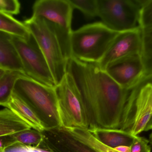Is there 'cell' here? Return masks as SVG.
I'll return each instance as SVG.
<instances>
[{
    "mask_svg": "<svg viewBox=\"0 0 152 152\" xmlns=\"http://www.w3.org/2000/svg\"><path fill=\"white\" fill-rule=\"evenodd\" d=\"M98 17L118 33L141 29L140 0H97Z\"/></svg>",
    "mask_w": 152,
    "mask_h": 152,
    "instance_id": "52a82bcc",
    "label": "cell"
},
{
    "mask_svg": "<svg viewBox=\"0 0 152 152\" xmlns=\"http://www.w3.org/2000/svg\"><path fill=\"white\" fill-rule=\"evenodd\" d=\"M35 39L51 71L56 86L67 72L72 57L71 32L41 17H32L23 22Z\"/></svg>",
    "mask_w": 152,
    "mask_h": 152,
    "instance_id": "7a4b0ae2",
    "label": "cell"
},
{
    "mask_svg": "<svg viewBox=\"0 0 152 152\" xmlns=\"http://www.w3.org/2000/svg\"><path fill=\"white\" fill-rule=\"evenodd\" d=\"M12 40L26 75L44 84L56 87L47 61L31 34L26 38L12 35Z\"/></svg>",
    "mask_w": 152,
    "mask_h": 152,
    "instance_id": "ba28073f",
    "label": "cell"
},
{
    "mask_svg": "<svg viewBox=\"0 0 152 152\" xmlns=\"http://www.w3.org/2000/svg\"><path fill=\"white\" fill-rule=\"evenodd\" d=\"M88 129L98 141L112 149L122 145L130 146L137 136L121 129L92 127Z\"/></svg>",
    "mask_w": 152,
    "mask_h": 152,
    "instance_id": "4fadbf2b",
    "label": "cell"
},
{
    "mask_svg": "<svg viewBox=\"0 0 152 152\" xmlns=\"http://www.w3.org/2000/svg\"><path fill=\"white\" fill-rule=\"evenodd\" d=\"M16 145L17 144L12 135L0 137V152H5Z\"/></svg>",
    "mask_w": 152,
    "mask_h": 152,
    "instance_id": "cb8c5ba5",
    "label": "cell"
},
{
    "mask_svg": "<svg viewBox=\"0 0 152 152\" xmlns=\"http://www.w3.org/2000/svg\"><path fill=\"white\" fill-rule=\"evenodd\" d=\"M67 72L72 75L81 95L89 128L119 129L130 90L118 84L96 63L84 62L72 57Z\"/></svg>",
    "mask_w": 152,
    "mask_h": 152,
    "instance_id": "6da1fadb",
    "label": "cell"
},
{
    "mask_svg": "<svg viewBox=\"0 0 152 152\" xmlns=\"http://www.w3.org/2000/svg\"><path fill=\"white\" fill-rule=\"evenodd\" d=\"M7 152H28L24 146L21 145H16L11 147L6 151Z\"/></svg>",
    "mask_w": 152,
    "mask_h": 152,
    "instance_id": "d4e9b609",
    "label": "cell"
},
{
    "mask_svg": "<svg viewBox=\"0 0 152 152\" xmlns=\"http://www.w3.org/2000/svg\"><path fill=\"white\" fill-rule=\"evenodd\" d=\"M114 149L118 152H130V146L126 145L118 146Z\"/></svg>",
    "mask_w": 152,
    "mask_h": 152,
    "instance_id": "484cf974",
    "label": "cell"
},
{
    "mask_svg": "<svg viewBox=\"0 0 152 152\" xmlns=\"http://www.w3.org/2000/svg\"><path fill=\"white\" fill-rule=\"evenodd\" d=\"M0 31L23 38L28 37L31 34L23 22L1 11H0Z\"/></svg>",
    "mask_w": 152,
    "mask_h": 152,
    "instance_id": "e0dca14e",
    "label": "cell"
},
{
    "mask_svg": "<svg viewBox=\"0 0 152 152\" xmlns=\"http://www.w3.org/2000/svg\"><path fill=\"white\" fill-rule=\"evenodd\" d=\"M141 29H146L152 27V0H140Z\"/></svg>",
    "mask_w": 152,
    "mask_h": 152,
    "instance_id": "44dd1931",
    "label": "cell"
},
{
    "mask_svg": "<svg viewBox=\"0 0 152 152\" xmlns=\"http://www.w3.org/2000/svg\"><path fill=\"white\" fill-rule=\"evenodd\" d=\"M141 58L145 70V79L152 76V27L141 29Z\"/></svg>",
    "mask_w": 152,
    "mask_h": 152,
    "instance_id": "2e32d148",
    "label": "cell"
},
{
    "mask_svg": "<svg viewBox=\"0 0 152 152\" xmlns=\"http://www.w3.org/2000/svg\"><path fill=\"white\" fill-rule=\"evenodd\" d=\"M104 71L118 84L128 90L134 88L145 79L144 67L139 54L115 61Z\"/></svg>",
    "mask_w": 152,
    "mask_h": 152,
    "instance_id": "9c48e42d",
    "label": "cell"
},
{
    "mask_svg": "<svg viewBox=\"0 0 152 152\" xmlns=\"http://www.w3.org/2000/svg\"><path fill=\"white\" fill-rule=\"evenodd\" d=\"M7 70L3 68L0 67V80L5 75V73L7 72Z\"/></svg>",
    "mask_w": 152,
    "mask_h": 152,
    "instance_id": "83f0119b",
    "label": "cell"
},
{
    "mask_svg": "<svg viewBox=\"0 0 152 152\" xmlns=\"http://www.w3.org/2000/svg\"><path fill=\"white\" fill-rule=\"evenodd\" d=\"M73 9L80 11L89 18L98 17L97 0H69Z\"/></svg>",
    "mask_w": 152,
    "mask_h": 152,
    "instance_id": "ffe728a7",
    "label": "cell"
},
{
    "mask_svg": "<svg viewBox=\"0 0 152 152\" xmlns=\"http://www.w3.org/2000/svg\"><path fill=\"white\" fill-rule=\"evenodd\" d=\"M7 108L11 110L31 128L40 132L46 130L44 125L34 111L23 100L13 93Z\"/></svg>",
    "mask_w": 152,
    "mask_h": 152,
    "instance_id": "5bb4252c",
    "label": "cell"
},
{
    "mask_svg": "<svg viewBox=\"0 0 152 152\" xmlns=\"http://www.w3.org/2000/svg\"><path fill=\"white\" fill-rule=\"evenodd\" d=\"M20 4L17 0H0V11L10 15H17L20 11Z\"/></svg>",
    "mask_w": 152,
    "mask_h": 152,
    "instance_id": "7402d4cb",
    "label": "cell"
},
{
    "mask_svg": "<svg viewBox=\"0 0 152 152\" xmlns=\"http://www.w3.org/2000/svg\"><path fill=\"white\" fill-rule=\"evenodd\" d=\"M31 129L13 111L5 108L0 110V137L16 134Z\"/></svg>",
    "mask_w": 152,
    "mask_h": 152,
    "instance_id": "9a60e30c",
    "label": "cell"
},
{
    "mask_svg": "<svg viewBox=\"0 0 152 152\" xmlns=\"http://www.w3.org/2000/svg\"><path fill=\"white\" fill-rule=\"evenodd\" d=\"M149 141H150V143L151 144V145L152 146V131L150 135V140H149Z\"/></svg>",
    "mask_w": 152,
    "mask_h": 152,
    "instance_id": "f546056e",
    "label": "cell"
},
{
    "mask_svg": "<svg viewBox=\"0 0 152 152\" xmlns=\"http://www.w3.org/2000/svg\"><path fill=\"white\" fill-rule=\"evenodd\" d=\"M151 130H152V117L151 120H150L149 123L147 124L145 131H148Z\"/></svg>",
    "mask_w": 152,
    "mask_h": 152,
    "instance_id": "4316f807",
    "label": "cell"
},
{
    "mask_svg": "<svg viewBox=\"0 0 152 152\" xmlns=\"http://www.w3.org/2000/svg\"><path fill=\"white\" fill-rule=\"evenodd\" d=\"M150 141L146 138L137 136L130 146V152H151Z\"/></svg>",
    "mask_w": 152,
    "mask_h": 152,
    "instance_id": "603a6c76",
    "label": "cell"
},
{
    "mask_svg": "<svg viewBox=\"0 0 152 152\" xmlns=\"http://www.w3.org/2000/svg\"><path fill=\"white\" fill-rule=\"evenodd\" d=\"M5 152H7V151H5Z\"/></svg>",
    "mask_w": 152,
    "mask_h": 152,
    "instance_id": "4dcf8cb0",
    "label": "cell"
},
{
    "mask_svg": "<svg viewBox=\"0 0 152 152\" xmlns=\"http://www.w3.org/2000/svg\"><path fill=\"white\" fill-rule=\"evenodd\" d=\"M13 93L34 111L46 130L61 128L56 87L48 86L24 75L16 81Z\"/></svg>",
    "mask_w": 152,
    "mask_h": 152,
    "instance_id": "3957f363",
    "label": "cell"
},
{
    "mask_svg": "<svg viewBox=\"0 0 152 152\" xmlns=\"http://www.w3.org/2000/svg\"><path fill=\"white\" fill-rule=\"evenodd\" d=\"M141 29L118 34L102 59L96 64L103 70L112 62L128 56L140 54Z\"/></svg>",
    "mask_w": 152,
    "mask_h": 152,
    "instance_id": "30bf717a",
    "label": "cell"
},
{
    "mask_svg": "<svg viewBox=\"0 0 152 152\" xmlns=\"http://www.w3.org/2000/svg\"><path fill=\"white\" fill-rule=\"evenodd\" d=\"M143 81H147V82H151V83H152V76L146 79H145V80H144Z\"/></svg>",
    "mask_w": 152,
    "mask_h": 152,
    "instance_id": "f1b7e54d",
    "label": "cell"
},
{
    "mask_svg": "<svg viewBox=\"0 0 152 152\" xmlns=\"http://www.w3.org/2000/svg\"><path fill=\"white\" fill-rule=\"evenodd\" d=\"M74 9L69 0H37L33 6V17H41L72 32Z\"/></svg>",
    "mask_w": 152,
    "mask_h": 152,
    "instance_id": "8fae6325",
    "label": "cell"
},
{
    "mask_svg": "<svg viewBox=\"0 0 152 152\" xmlns=\"http://www.w3.org/2000/svg\"><path fill=\"white\" fill-rule=\"evenodd\" d=\"M119 33L102 21L87 24L73 30L70 36L72 57L84 62L98 63Z\"/></svg>",
    "mask_w": 152,
    "mask_h": 152,
    "instance_id": "277c9868",
    "label": "cell"
},
{
    "mask_svg": "<svg viewBox=\"0 0 152 152\" xmlns=\"http://www.w3.org/2000/svg\"><path fill=\"white\" fill-rule=\"evenodd\" d=\"M152 117V83L143 81L129 91L119 129L137 136Z\"/></svg>",
    "mask_w": 152,
    "mask_h": 152,
    "instance_id": "5b68a950",
    "label": "cell"
},
{
    "mask_svg": "<svg viewBox=\"0 0 152 152\" xmlns=\"http://www.w3.org/2000/svg\"><path fill=\"white\" fill-rule=\"evenodd\" d=\"M61 128H89V121L81 95L72 75L67 72L56 87Z\"/></svg>",
    "mask_w": 152,
    "mask_h": 152,
    "instance_id": "8992f818",
    "label": "cell"
},
{
    "mask_svg": "<svg viewBox=\"0 0 152 152\" xmlns=\"http://www.w3.org/2000/svg\"><path fill=\"white\" fill-rule=\"evenodd\" d=\"M21 72L7 70L0 80V106L7 108L13 93L16 81L24 76Z\"/></svg>",
    "mask_w": 152,
    "mask_h": 152,
    "instance_id": "ac0fdd59",
    "label": "cell"
},
{
    "mask_svg": "<svg viewBox=\"0 0 152 152\" xmlns=\"http://www.w3.org/2000/svg\"><path fill=\"white\" fill-rule=\"evenodd\" d=\"M17 145L40 149L45 142V136L44 132L33 129H26L12 135Z\"/></svg>",
    "mask_w": 152,
    "mask_h": 152,
    "instance_id": "d6986e66",
    "label": "cell"
},
{
    "mask_svg": "<svg viewBox=\"0 0 152 152\" xmlns=\"http://www.w3.org/2000/svg\"><path fill=\"white\" fill-rule=\"evenodd\" d=\"M12 37L11 34L0 31V67L7 70L19 71L26 75L12 43Z\"/></svg>",
    "mask_w": 152,
    "mask_h": 152,
    "instance_id": "7c38bea8",
    "label": "cell"
}]
</instances>
